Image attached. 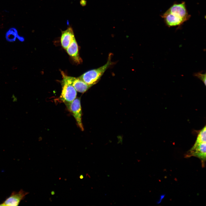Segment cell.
Here are the masks:
<instances>
[{
    "mask_svg": "<svg viewBox=\"0 0 206 206\" xmlns=\"http://www.w3.org/2000/svg\"><path fill=\"white\" fill-rule=\"evenodd\" d=\"M65 105L75 118L78 126L83 131L84 129L82 122V112L80 99L76 98L72 102Z\"/></svg>",
    "mask_w": 206,
    "mask_h": 206,
    "instance_id": "obj_4",
    "label": "cell"
},
{
    "mask_svg": "<svg viewBox=\"0 0 206 206\" xmlns=\"http://www.w3.org/2000/svg\"><path fill=\"white\" fill-rule=\"evenodd\" d=\"M28 193L22 189L18 192L13 191L9 197L0 204V206H17Z\"/></svg>",
    "mask_w": 206,
    "mask_h": 206,
    "instance_id": "obj_5",
    "label": "cell"
},
{
    "mask_svg": "<svg viewBox=\"0 0 206 206\" xmlns=\"http://www.w3.org/2000/svg\"><path fill=\"white\" fill-rule=\"evenodd\" d=\"M17 38L20 41L22 42H23L25 40L24 38L23 37H21L19 35L17 36Z\"/></svg>",
    "mask_w": 206,
    "mask_h": 206,
    "instance_id": "obj_13",
    "label": "cell"
},
{
    "mask_svg": "<svg viewBox=\"0 0 206 206\" xmlns=\"http://www.w3.org/2000/svg\"><path fill=\"white\" fill-rule=\"evenodd\" d=\"M112 54L109 55L107 62L103 66L84 73L78 77L87 84L93 86L98 82L106 71L113 64Z\"/></svg>",
    "mask_w": 206,
    "mask_h": 206,
    "instance_id": "obj_1",
    "label": "cell"
},
{
    "mask_svg": "<svg viewBox=\"0 0 206 206\" xmlns=\"http://www.w3.org/2000/svg\"><path fill=\"white\" fill-rule=\"evenodd\" d=\"M206 142L194 144L187 154L186 157L194 156L199 158L201 161L202 165L204 166L206 160Z\"/></svg>",
    "mask_w": 206,
    "mask_h": 206,
    "instance_id": "obj_6",
    "label": "cell"
},
{
    "mask_svg": "<svg viewBox=\"0 0 206 206\" xmlns=\"http://www.w3.org/2000/svg\"><path fill=\"white\" fill-rule=\"evenodd\" d=\"M18 35L16 29L14 27H11L6 32V38L7 41L13 42L15 41Z\"/></svg>",
    "mask_w": 206,
    "mask_h": 206,
    "instance_id": "obj_10",
    "label": "cell"
},
{
    "mask_svg": "<svg viewBox=\"0 0 206 206\" xmlns=\"http://www.w3.org/2000/svg\"><path fill=\"white\" fill-rule=\"evenodd\" d=\"M61 74L62 76L72 84L77 92L84 93L92 86L87 84L79 77L75 78L67 76L62 71Z\"/></svg>",
    "mask_w": 206,
    "mask_h": 206,
    "instance_id": "obj_7",
    "label": "cell"
},
{
    "mask_svg": "<svg viewBox=\"0 0 206 206\" xmlns=\"http://www.w3.org/2000/svg\"><path fill=\"white\" fill-rule=\"evenodd\" d=\"M194 76L201 80L206 85V73H203L201 71L194 73Z\"/></svg>",
    "mask_w": 206,
    "mask_h": 206,
    "instance_id": "obj_12",
    "label": "cell"
},
{
    "mask_svg": "<svg viewBox=\"0 0 206 206\" xmlns=\"http://www.w3.org/2000/svg\"><path fill=\"white\" fill-rule=\"evenodd\" d=\"M51 193L52 195H53L55 194V192L54 191H52L51 192Z\"/></svg>",
    "mask_w": 206,
    "mask_h": 206,
    "instance_id": "obj_16",
    "label": "cell"
},
{
    "mask_svg": "<svg viewBox=\"0 0 206 206\" xmlns=\"http://www.w3.org/2000/svg\"><path fill=\"white\" fill-rule=\"evenodd\" d=\"M86 2H85V1L84 0H82L80 2V3L81 5H84L86 4Z\"/></svg>",
    "mask_w": 206,
    "mask_h": 206,
    "instance_id": "obj_15",
    "label": "cell"
},
{
    "mask_svg": "<svg viewBox=\"0 0 206 206\" xmlns=\"http://www.w3.org/2000/svg\"><path fill=\"white\" fill-rule=\"evenodd\" d=\"M12 98L13 99V100L14 102H16L17 100V98L15 97L14 94H13L12 96Z\"/></svg>",
    "mask_w": 206,
    "mask_h": 206,
    "instance_id": "obj_14",
    "label": "cell"
},
{
    "mask_svg": "<svg viewBox=\"0 0 206 206\" xmlns=\"http://www.w3.org/2000/svg\"><path fill=\"white\" fill-rule=\"evenodd\" d=\"M206 126H205L199 132L195 143V144L206 142Z\"/></svg>",
    "mask_w": 206,
    "mask_h": 206,
    "instance_id": "obj_11",
    "label": "cell"
},
{
    "mask_svg": "<svg viewBox=\"0 0 206 206\" xmlns=\"http://www.w3.org/2000/svg\"><path fill=\"white\" fill-rule=\"evenodd\" d=\"M75 38L72 27H69L66 30L62 31L60 41L62 47L66 49Z\"/></svg>",
    "mask_w": 206,
    "mask_h": 206,
    "instance_id": "obj_8",
    "label": "cell"
},
{
    "mask_svg": "<svg viewBox=\"0 0 206 206\" xmlns=\"http://www.w3.org/2000/svg\"><path fill=\"white\" fill-rule=\"evenodd\" d=\"M79 177H80V179H83V178H84V176H83L82 175H81Z\"/></svg>",
    "mask_w": 206,
    "mask_h": 206,
    "instance_id": "obj_17",
    "label": "cell"
},
{
    "mask_svg": "<svg viewBox=\"0 0 206 206\" xmlns=\"http://www.w3.org/2000/svg\"><path fill=\"white\" fill-rule=\"evenodd\" d=\"M17 68L15 66H13L12 68V69L13 70L15 69H16Z\"/></svg>",
    "mask_w": 206,
    "mask_h": 206,
    "instance_id": "obj_18",
    "label": "cell"
},
{
    "mask_svg": "<svg viewBox=\"0 0 206 206\" xmlns=\"http://www.w3.org/2000/svg\"><path fill=\"white\" fill-rule=\"evenodd\" d=\"M66 50L69 55L76 63L80 64L82 62L79 54L78 46L75 38Z\"/></svg>",
    "mask_w": 206,
    "mask_h": 206,
    "instance_id": "obj_9",
    "label": "cell"
},
{
    "mask_svg": "<svg viewBox=\"0 0 206 206\" xmlns=\"http://www.w3.org/2000/svg\"><path fill=\"white\" fill-rule=\"evenodd\" d=\"M166 11L184 22L188 21L191 17L188 13L184 2L173 4Z\"/></svg>",
    "mask_w": 206,
    "mask_h": 206,
    "instance_id": "obj_3",
    "label": "cell"
},
{
    "mask_svg": "<svg viewBox=\"0 0 206 206\" xmlns=\"http://www.w3.org/2000/svg\"><path fill=\"white\" fill-rule=\"evenodd\" d=\"M61 82L62 91L60 98L65 104L73 101L77 96V91L72 85L62 76Z\"/></svg>",
    "mask_w": 206,
    "mask_h": 206,
    "instance_id": "obj_2",
    "label": "cell"
}]
</instances>
